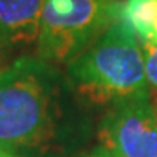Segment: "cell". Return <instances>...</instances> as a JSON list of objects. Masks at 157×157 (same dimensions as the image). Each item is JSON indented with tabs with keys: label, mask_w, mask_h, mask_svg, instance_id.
<instances>
[{
	"label": "cell",
	"mask_w": 157,
	"mask_h": 157,
	"mask_svg": "<svg viewBox=\"0 0 157 157\" xmlns=\"http://www.w3.org/2000/svg\"><path fill=\"white\" fill-rule=\"evenodd\" d=\"M58 75L52 64L24 56L0 71V152L42 144L53 130Z\"/></svg>",
	"instance_id": "1"
},
{
	"label": "cell",
	"mask_w": 157,
	"mask_h": 157,
	"mask_svg": "<svg viewBox=\"0 0 157 157\" xmlns=\"http://www.w3.org/2000/svg\"><path fill=\"white\" fill-rule=\"evenodd\" d=\"M67 74L78 93L96 104H116L149 91L143 48L122 21L111 24L71 61Z\"/></svg>",
	"instance_id": "2"
},
{
	"label": "cell",
	"mask_w": 157,
	"mask_h": 157,
	"mask_svg": "<svg viewBox=\"0 0 157 157\" xmlns=\"http://www.w3.org/2000/svg\"><path fill=\"white\" fill-rule=\"evenodd\" d=\"M120 5L122 0H44L39 58L48 64H69L119 21Z\"/></svg>",
	"instance_id": "3"
},
{
	"label": "cell",
	"mask_w": 157,
	"mask_h": 157,
	"mask_svg": "<svg viewBox=\"0 0 157 157\" xmlns=\"http://www.w3.org/2000/svg\"><path fill=\"white\" fill-rule=\"evenodd\" d=\"M98 136L117 157H157V119L151 93L112 104L101 120Z\"/></svg>",
	"instance_id": "4"
},
{
	"label": "cell",
	"mask_w": 157,
	"mask_h": 157,
	"mask_svg": "<svg viewBox=\"0 0 157 157\" xmlns=\"http://www.w3.org/2000/svg\"><path fill=\"white\" fill-rule=\"evenodd\" d=\"M44 0H0V47H27L39 40Z\"/></svg>",
	"instance_id": "5"
},
{
	"label": "cell",
	"mask_w": 157,
	"mask_h": 157,
	"mask_svg": "<svg viewBox=\"0 0 157 157\" xmlns=\"http://www.w3.org/2000/svg\"><path fill=\"white\" fill-rule=\"evenodd\" d=\"M119 21L136 34L141 44H157V0H122Z\"/></svg>",
	"instance_id": "6"
},
{
	"label": "cell",
	"mask_w": 157,
	"mask_h": 157,
	"mask_svg": "<svg viewBox=\"0 0 157 157\" xmlns=\"http://www.w3.org/2000/svg\"><path fill=\"white\" fill-rule=\"evenodd\" d=\"M144 55V72L147 85L157 93V44H141Z\"/></svg>",
	"instance_id": "7"
},
{
	"label": "cell",
	"mask_w": 157,
	"mask_h": 157,
	"mask_svg": "<svg viewBox=\"0 0 157 157\" xmlns=\"http://www.w3.org/2000/svg\"><path fill=\"white\" fill-rule=\"evenodd\" d=\"M80 157H117V155H116V154H112L108 147H104V146L101 144V146H98V147H95V149H91L90 152L83 154V155H80Z\"/></svg>",
	"instance_id": "8"
},
{
	"label": "cell",
	"mask_w": 157,
	"mask_h": 157,
	"mask_svg": "<svg viewBox=\"0 0 157 157\" xmlns=\"http://www.w3.org/2000/svg\"><path fill=\"white\" fill-rule=\"evenodd\" d=\"M0 157H23L18 154H8V152H0Z\"/></svg>",
	"instance_id": "9"
},
{
	"label": "cell",
	"mask_w": 157,
	"mask_h": 157,
	"mask_svg": "<svg viewBox=\"0 0 157 157\" xmlns=\"http://www.w3.org/2000/svg\"><path fill=\"white\" fill-rule=\"evenodd\" d=\"M154 109H155V119H157V103H155V106H154Z\"/></svg>",
	"instance_id": "10"
}]
</instances>
